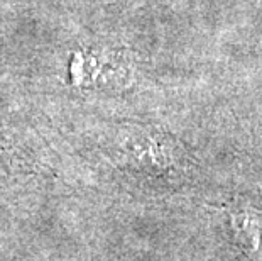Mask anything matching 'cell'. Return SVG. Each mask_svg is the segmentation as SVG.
<instances>
[{
  "label": "cell",
  "instance_id": "6da1fadb",
  "mask_svg": "<svg viewBox=\"0 0 262 261\" xmlns=\"http://www.w3.org/2000/svg\"><path fill=\"white\" fill-rule=\"evenodd\" d=\"M127 168L147 175H166L180 163L181 153L168 136L156 132H129L122 143Z\"/></svg>",
  "mask_w": 262,
  "mask_h": 261
}]
</instances>
